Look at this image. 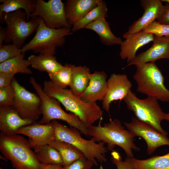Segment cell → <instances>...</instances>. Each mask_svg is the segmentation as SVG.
<instances>
[{
  "label": "cell",
  "mask_w": 169,
  "mask_h": 169,
  "mask_svg": "<svg viewBox=\"0 0 169 169\" xmlns=\"http://www.w3.org/2000/svg\"><path fill=\"white\" fill-rule=\"evenodd\" d=\"M43 89L48 96L58 100L67 110L78 116L87 128L102 119L103 111L96 103L84 102L70 89L60 87L51 80H45Z\"/></svg>",
  "instance_id": "6da1fadb"
},
{
  "label": "cell",
  "mask_w": 169,
  "mask_h": 169,
  "mask_svg": "<svg viewBox=\"0 0 169 169\" xmlns=\"http://www.w3.org/2000/svg\"><path fill=\"white\" fill-rule=\"evenodd\" d=\"M101 119L98 125H92L88 128V136L97 142L107 143L109 151H112L115 146H118L124 150L127 157H133L132 149L136 151L140 150L133 142L135 136L125 129L118 119L110 120L103 126L101 125Z\"/></svg>",
  "instance_id": "7a4b0ae2"
},
{
  "label": "cell",
  "mask_w": 169,
  "mask_h": 169,
  "mask_svg": "<svg viewBox=\"0 0 169 169\" xmlns=\"http://www.w3.org/2000/svg\"><path fill=\"white\" fill-rule=\"evenodd\" d=\"M0 149L15 169H42L36 153L31 150L28 141L23 136L0 133Z\"/></svg>",
  "instance_id": "3957f363"
},
{
  "label": "cell",
  "mask_w": 169,
  "mask_h": 169,
  "mask_svg": "<svg viewBox=\"0 0 169 169\" xmlns=\"http://www.w3.org/2000/svg\"><path fill=\"white\" fill-rule=\"evenodd\" d=\"M136 71L133 75L138 92L163 102H169V90L164 84V77L155 62L135 65Z\"/></svg>",
  "instance_id": "277c9868"
},
{
  "label": "cell",
  "mask_w": 169,
  "mask_h": 169,
  "mask_svg": "<svg viewBox=\"0 0 169 169\" xmlns=\"http://www.w3.org/2000/svg\"><path fill=\"white\" fill-rule=\"evenodd\" d=\"M51 122L55 129V139L69 143L74 146L88 159L97 166L96 160L101 163L107 161L106 153L107 147L102 142H97L91 138L86 140L83 138L80 132L76 129L69 127L59 123L56 120Z\"/></svg>",
  "instance_id": "5b68a950"
},
{
  "label": "cell",
  "mask_w": 169,
  "mask_h": 169,
  "mask_svg": "<svg viewBox=\"0 0 169 169\" xmlns=\"http://www.w3.org/2000/svg\"><path fill=\"white\" fill-rule=\"evenodd\" d=\"M37 17L39 25L35 34L21 49L22 53L32 50L36 54L54 55L56 48L64 44L65 36L72 34L71 28H51L45 25L41 17Z\"/></svg>",
  "instance_id": "8992f818"
},
{
  "label": "cell",
  "mask_w": 169,
  "mask_h": 169,
  "mask_svg": "<svg viewBox=\"0 0 169 169\" xmlns=\"http://www.w3.org/2000/svg\"><path fill=\"white\" fill-rule=\"evenodd\" d=\"M123 100L127 109L133 112L138 120L148 124L162 134H168L162 128L161 123L163 120L169 121V117L168 114L163 111L156 99L150 96L139 99L131 90Z\"/></svg>",
  "instance_id": "52a82bcc"
},
{
  "label": "cell",
  "mask_w": 169,
  "mask_h": 169,
  "mask_svg": "<svg viewBox=\"0 0 169 169\" xmlns=\"http://www.w3.org/2000/svg\"><path fill=\"white\" fill-rule=\"evenodd\" d=\"M29 82L41 101L43 116L38 123L47 124L50 123L53 120H62L67 122L70 127L76 129L80 133L88 136V128L78 116L73 113H68L64 111L61 107L60 103L55 98L48 96L34 77L30 78Z\"/></svg>",
  "instance_id": "ba28073f"
},
{
  "label": "cell",
  "mask_w": 169,
  "mask_h": 169,
  "mask_svg": "<svg viewBox=\"0 0 169 169\" xmlns=\"http://www.w3.org/2000/svg\"><path fill=\"white\" fill-rule=\"evenodd\" d=\"M26 19L27 14L21 9L2 14L0 22H4L7 25L6 44L12 42L21 49L27 38L37 30L39 25L38 17H32L28 21Z\"/></svg>",
  "instance_id": "9c48e42d"
},
{
  "label": "cell",
  "mask_w": 169,
  "mask_h": 169,
  "mask_svg": "<svg viewBox=\"0 0 169 169\" xmlns=\"http://www.w3.org/2000/svg\"><path fill=\"white\" fill-rule=\"evenodd\" d=\"M11 85L15 92L12 107L22 118L35 123L42 114L40 97L37 94L27 90L15 78Z\"/></svg>",
  "instance_id": "30bf717a"
},
{
  "label": "cell",
  "mask_w": 169,
  "mask_h": 169,
  "mask_svg": "<svg viewBox=\"0 0 169 169\" xmlns=\"http://www.w3.org/2000/svg\"><path fill=\"white\" fill-rule=\"evenodd\" d=\"M36 5L34 12L31 14L30 18L40 17L45 25L52 29L61 28H71L65 16V5L61 0H36Z\"/></svg>",
  "instance_id": "8fae6325"
},
{
  "label": "cell",
  "mask_w": 169,
  "mask_h": 169,
  "mask_svg": "<svg viewBox=\"0 0 169 169\" xmlns=\"http://www.w3.org/2000/svg\"><path fill=\"white\" fill-rule=\"evenodd\" d=\"M127 129L134 136L142 137L147 146V153L152 154L158 147L169 146V139L148 124L141 121L135 117L131 118L130 122H125Z\"/></svg>",
  "instance_id": "7c38bea8"
},
{
  "label": "cell",
  "mask_w": 169,
  "mask_h": 169,
  "mask_svg": "<svg viewBox=\"0 0 169 169\" xmlns=\"http://www.w3.org/2000/svg\"><path fill=\"white\" fill-rule=\"evenodd\" d=\"M16 134L28 136L30 146L35 152L42 146L55 139V129L51 122L44 124L34 123L20 128Z\"/></svg>",
  "instance_id": "4fadbf2b"
},
{
  "label": "cell",
  "mask_w": 169,
  "mask_h": 169,
  "mask_svg": "<svg viewBox=\"0 0 169 169\" xmlns=\"http://www.w3.org/2000/svg\"><path fill=\"white\" fill-rule=\"evenodd\" d=\"M141 5L144 10L142 16L135 21L123 35L125 39L143 30L149 24L161 17L166 8L160 0H141Z\"/></svg>",
  "instance_id": "5bb4252c"
},
{
  "label": "cell",
  "mask_w": 169,
  "mask_h": 169,
  "mask_svg": "<svg viewBox=\"0 0 169 169\" xmlns=\"http://www.w3.org/2000/svg\"><path fill=\"white\" fill-rule=\"evenodd\" d=\"M107 89L102 101L103 109L109 112L110 105L113 101L123 100L131 90L132 84L125 74H111L107 80Z\"/></svg>",
  "instance_id": "9a60e30c"
},
{
  "label": "cell",
  "mask_w": 169,
  "mask_h": 169,
  "mask_svg": "<svg viewBox=\"0 0 169 169\" xmlns=\"http://www.w3.org/2000/svg\"><path fill=\"white\" fill-rule=\"evenodd\" d=\"M153 44L147 50L136 55L125 67L131 65L155 62L160 59H169V37L154 35Z\"/></svg>",
  "instance_id": "2e32d148"
},
{
  "label": "cell",
  "mask_w": 169,
  "mask_h": 169,
  "mask_svg": "<svg viewBox=\"0 0 169 169\" xmlns=\"http://www.w3.org/2000/svg\"><path fill=\"white\" fill-rule=\"evenodd\" d=\"M107 78L104 71H95L91 74L88 85L79 97L81 100L90 103L102 101L107 91Z\"/></svg>",
  "instance_id": "e0dca14e"
},
{
  "label": "cell",
  "mask_w": 169,
  "mask_h": 169,
  "mask_svg": "<svg viewBox=\"0 0 169 169\" xmlns=\"http://www.w3.org/2000/svg\"><path fill=\"white\" fill-rule=\"evenodd\" d=\"M33 123L31 120L22 118L12 106L0 108V130L2 134H17L20 128Z\"/></svg>",
  "instance_id": "ac0fdd59"
},
{
  "label": "cell",
  "mask_w": 169,
  "mask_h": 169,
  "mask_svg": "<svg viewBox=\"0 0 169 169\" xmlns=\"http://www.w3.org/2000/svg\"><path fill=\"white\" fill-rule=\"evenodd\" d=\"M154 37V34L142 30L127 38L120 45V57L122 59H126L128 63L136 56L138 49L153 41Z\"/></svg>",
  "instance_id": "d6986e66"
},
{
  "label": "cell",
  "mask_w": 169,
  "mask_h": 169,
  "mask_svg": "<svg viewBox=\"0 0 169 169\" xmlns=\"http://www.w3.org/2000/svg\"><path fill=\"white\" fill-rule=\"evenodd\" d=\"M99 0H67L65 5V11L69 24L73 26L83 18L97 6Z\"/></svg>",
  "instance_id": "ffe728a7"
},
{
  "label": "cell",
  "mask_w": 169,
  "mask_h": 169,
  "mask_svg": "<svg viewBox=\"0 0 169 169\" xmlns=\"http://www.w3.org/2000/svg\"><path fill=\"white\" fill-rule=\"evenodd\" d=\"M105 18L100 17L87 25L84 28L95 32L98 35L101 42L104 45L110 46L120 45L121 38L115 36L111 31L110 24Z\"/></svg>",
  "instance_id": "44dd1931"
},
{
  "label": "cell",
  "mask_w": 169,
  "mask_h": 169,
  "mask_svg": "<svg viewBox=\"0 0 169 169\" xmlns=\"http://www.w3.org/2000/svg\"><path fill=\"white\" fill-rule=\"evenodd\" d=\"M71 65L72 75L69 87L74 94L80 97L88 85L91 73L86 66Z\"/></svg>",
  "instance_id": "7402d4cb"
},
{
  "label": "cell",
  "mask_w": 169,
  "mask_h": 169,
  "mask_svg": "<svg viewBox=\"0 0 169 169\" xmlns=\"http://www.w3.org/2000/svg\"><path fill=\"white\" fill-rule=\"evenodd\" d=\"M132 169H169V152L161 156H155L144 160L126 157Z\"/></svg>",
  "instance_id": "603a6c76"
},
{
  "label": "cell",
  "mask_w": 169,
  "mask_h": 169,
  "mask_svg": "<svg viewBox=\"0 0 169 169\" xmlns=\"http://www.w3.org/2000/svg\"><path fill=\"white\" fill-rule=\"evenodd\" d=\"M28 60L32 67L40 72H47L48 74L55 72L63 66L54 55H32L28 57Z\"/></svg>",
  "instance_id": "cb8c5ba5"
},
{
  "label": "cell",
  "mask_w": 169,
  "mask_h": 169,
  "mask_svg": "<svg viewBox=\"0 0 169 169\" xmlns=\"http://www.w3.org/2000/svg\"><path fill=\"white\" fill-rule=\"evenodd\" d=\"M24 57L25 54H22L0 63V73L14 75L18 73L32 74V71L28 68L30 63Z\"/></svg>",
  "instance_id": "d4e9b609"
},
{
  "label": "cell",
  "mask_w": 169,
  "mask_h": 169,
  "mask_svg": "<svg viewBox=\"0 0 169 169\" xmlns=\"http://www.w3.org/2000/svg\"><path fill=\"white\" fill-rule=\"evenodd\" d=\"M0 20L3 13L14 12L23 9L27 14V21L30 20V16L35 9L36 0H0Z\"/></svg>",
  "instance_id": "484cf974"
},
{
  "label": "cell",
  "mask_w": 169,
  "mask_h": 169,
  "mask_svg": "<svg viewBox=\"0 0 169 169\" xmlns=\"http://www.w3.org/2000/svg\"><path fill=\"white\" fill-rule=\"evenodd\" d=\"M49 145L59 152L63 160V166L69 165L78 159L84 157L83 153L77 148L64 141L55 139Z\"/></svg>",
  "instance_id": "4316f807"
},
{
  "label": "cell",
  "mask_w": 169,
  "mask_h": 169,
  "mask_svg": "<svg viewBox=\"0 0 169 169\" xmlns=\"http://www.w3.org/2000/svg\"><path fill=\"white\" fill-rule=\"evenodd\" d=\"M108 9L105 1L99 0L98 5L89 12L83 18L74 24L71 28L73 33L84 28L89 23L98 18L107 17Z\"/></svg>",
  "instance_id": "83f0119b"
},
{
  "label": "cell",
  "mask_w": 169,
  "mask_h": 169,
  "mask_svg": "<svg viewBox=\"0 0 169 169\" xmlns=\"http://www.w3.org/2000/svg\"><path fill=\"white\" fill-rule=\"evenodd\" d=\"M35 153L38 160L41 164L63 166V161L61 154L49 145L42 146Z\"/></svg>",
  "instance_id": "f1b7e54d"
},
{
  "label": "cell",
  "mask_w": 169,
  "mask_h": 169,
  "mask_svg": "<svg viewBox=\"0 0 169 169\" xmlns=\"http://www.w3.org/2000/svg\"><path fill=\"white\" fill-rule=\"evenodd\" d=\"M51 80L63 88L69 86L72 75L71 64H66L57 71L48 74Z\"/></svg>",
  "instance_id": "f546056e"
},
{
  "label": "cell",
  "mask_w": 169,
  "mask_h": 169,
  "mask_svg": "<svg viewBox=\"0 0 169 169\" xmlns=\"http://www.w3.org/2000/svg\"><path fill=\"white\" fill-rule=\"evenodd\" d=\"M15 96V92L11 84L0 88V108L12 106Z\"/></svg>",
  "instance_id": "4dcf8cb0"
},
{
  "label": "cell",
  "mask_w": 169,
  "mask_h": 169,
  "mask_svg": "<svg viewBox=\"0 0 169 169\" xmlns=\"http://www.w3.org/2000/svg\"><path fill=\"white\" fill-rule=\"evenodd\" d=\"M22 54L21 49L14 44L3 45L0 48V63Z\"/></svg>",
  "instance_id": "1f68e13d"
},
{
  "label": "cell",
  "mask_w": 169,
  "mask_h": 169,
  "mask_svg": "<svg viewBox=\"0 0 169 169\" xmlns=\"http://www.w3.org/2000/svg\"><path fill=\"white\" fill-rule=\"evenodd\" d=\"M143 31L159 37H169V25L162 24L156 21L147 25Z\"/></svg>",
  "instance_id": "d6a6232c"
},
{
  "label": "cell",
  "mask_w": 169,
  "mask_h": 169,
  "mask_svg": "<svg viewBox=\"0 0 169 169\" xmlns=\"http://www.w3.org/2000/svg\"><path fill=\"white\" fill-rule=\"evenodd\" d=\"M94 162L85 156L75 160L70 165L62 166L61 169H91Z\"/></svg>",
  "instance_id": "836d02e7"
},
{
  "label": "cell",
  "mask_w": 169,
  "mask_h": 169,
  "mask_svg": "<svg viewBox=\"0 0 169 169\" xmlns=\"http://www.w3.org/2000/svg\"><path fill=\"white\" fill-rule=\"evenodd\" d=\"M111 156V161L116 166L117 169H132L128 162L122 160L121 157L117 151H113Z\"/></svg>",
  "instance_id": "e575fe53"
},
{
  "label": "cell",
  "mask_w": 169,
  "mask_h": 169,
  "mask_svg": "<svg viewBox=\"0 0 169 169\" xmlns=\"http://www.w3.org/2000/svg\"><path fill=\"white\" fill-rule=\"evenodd\" d=\"M14 78V75L0 73V88L11 85Z\"/></svg>",
  "instance_id": "d590c367"
},
{
  "label": "cell",
  "mask_w": 169,
  "mask_h": 169,
  "mask_svg": "<svg viewBox=\"0 0 169 169\" xmlns=\"http://www.w3.org/2000/svg\"><path fill=\"white\" fill-rule=\"evenodd\" d=\"M165 12L161 17L156 19L157 21L163 24L169 25V4L166 3Z\"/></svg>",
  "instance_id": "8d00e7d4"
},
{
  "label": "cell",
  "mask_w": 169,
  "mask_h": 169,
  "mask_svg": "<svg viewBox=\"0 0 169 169\" xmlns=\"http://www.w3.org/2000/svg\"><path fill=\"white\" fill-rule=\"evenodd\" d=\"M6 36V28L3 27L2 26H0V48L3 45V43L4 42Z\"/></svg>",
  "instance_id": "74e56055"
},
{
  "label": "cell",
  "mask_w": 169,
  "mask_h": 169,
  "mask_svg": "<svg viewBox=\"0 0 169 169\" xmlns=\"http://www.w3.org/2000/svg\"><path fill=\"white\" fill-rule=\"evenodd\" d=\"M42 169H61L62 166L55 165L45 164L41 163Z\"/></svg>",
  "instance_id": "f35d334b"
},
{
  "label": "cell",
  "mask_w": 169,
  "mask_h": 169,
  "mask_svg": "<svg viewBox=\"0 0 169 169\" xmlns=\"http://www.w3.org/2000/svg\"><path fill=\"white\" fill-rule=\"evenodd\" d=\"M162 2H166V3L169 4V0H161Z\"/></svg>",
  "instance_id": "ab89813d"
},
{
  "label": "cell",
  "mask_w": 169,
  "mask_h": 169,
  "mask_svg": "<svg viewBox=\"0 0 169 169\" xmlns=\"http://www.w3.org/2000/svg\"><path fill=\"white\" fill-rule=\"evenodd\" d=\"M168 116L169 117V114H168Z\"/></svg>",
  "instance_id": "60d3db41"
},
{
  "label": "cell",
  "mask_w": 169,
  "mask_h": 169,
  "mask_svg": "<svg viewBox=\"0 0 169 169\" xmlns=\"http://www.w3.org/2000/svg\"><path fill=\"white\" fill-rule=\"evenodd\" d=\"M0 169H2V168L0 167Z\"/></svg>",
  "instance_id": "b9f144b4"
}]
</instances>
